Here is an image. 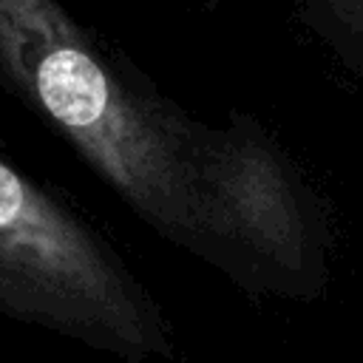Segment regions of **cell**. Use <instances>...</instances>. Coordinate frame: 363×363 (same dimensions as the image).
<instances>
[{"label":"cell","instance_id":"obj_2","mask_svg":"<svg viewBox=\"0 0 363 363\" xmlns=\"http://www.w3.org/2000/svg\"><path fill=\"white\" fill-rule=\"evenodd\" d=\"M0 318L122 363L173 360L176 329L113 238L0 153Z\"/></svg>","mask_w":363,"mask_h":363},{"label":"cell","instance_id":"obj_4","mask_svg":"<svg viewBox=\"0 0 363 363\" xmlns=\"http://www.w3.org/2000/svg\"><path fill=\"white\" fill-rule=\"evenodd\" d=\"M190 3H196V6H201L204 11H216V9L221 6V0H190Z\"/></svg>","mask_w":363,"mask_h":363},{"label":"cell","instance_id":"obj_3","mask_svg":"<svg viewBox=\"0 0 363 363\" xmlns=\"http://www.w3.org/2000/svg\"><path fill=\"white\" fill-rule=\"evenodd\" d=\"M207 216V267L247 298H326L337 247L332 204L286 142L250 111L233 108L213 128Z\"/></svg>","mask_w":363,"mask_h":363},{"label":"cell","instance_id":"obj_1","mask_svg":"<svg viewBox=\"0 0 363 363\" xmlns=\"http://www.w3.org/2000/svg\"><path fill=\"white\" fill-rule=\"evenodd\" d=\"M0 88L162 241L207 264L210 122L62 0H0Z\"/></svg>","mask_w":363,"mask_h":363}]
</instances>
